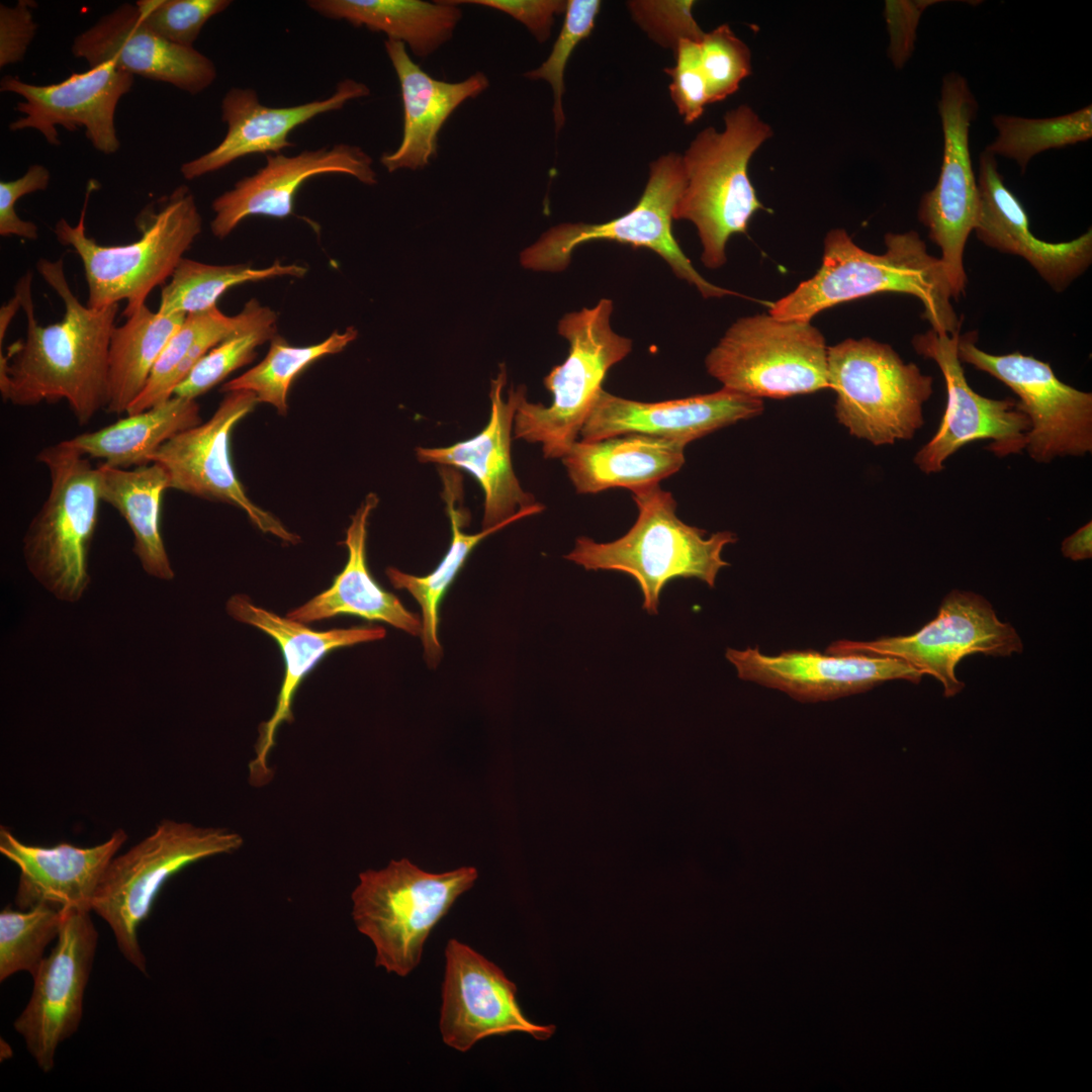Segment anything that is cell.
<instances>
[{
	"mask_svg": "<svg viewBox=\"0 0 1092 1092\" xmlns=\"http://www.w3.org/2000/svg\"><path fill=\"white\" fill-rule=\"evenodd\" d=\"M64 909L38 904L0 913V981L18 972H36L47 946L58 938Z\"/></svg>",
	"mask_w": 1092,
	"mask_h": 1092,
	"instance_id": "cell-41",
	"label": "cell"
},
{
	"mask_svg": "<svg viewBox=\"0 0 1092 1092\" xmlns=\"http://www.w3.org/2000/svg\"><path fill=\"white\" fill-rule=\"evenodd\" d=\"M276 313L268 306L249 324L207 352L177 385L173 395L196 399L237 369L251 363L257 348L276 336Z\"/></svg>",
	"mask_w": 1092,
	"mask_h": 1092,
	"instance_id": "cell-42",
	"label": "cell"
},
{
	"mask_svg": "<svg viewBox=\"0 0 1092 1092\" xmlns=\"http://www.w3.org/2000/svg\"><path fill=\"white\" fill-rule=\"evenodd\" d=\"M977 110L967 80L953 72L945 75L938 102L943 131L942 164L936 185L920 200L918 218L941 251L939 259L952 298H958L966 287L963 256L979 208L969 144L970 126Z\"/></svg>",
	"mask_w": 1092,
	"mask_h": 1092,
	"instance_id": "cell-15",
	"label": "cell"
},
{
	"mask_svg": "<svg viewBox=\"0 0 1092 1092\" xmlns=\"http://www.w3.org/2000/svg\"><path fill=\"white\" fill-rule=\"evenodd\" d=\"M221 311L217 306L189 313L164 347L148 382L129 405L126 415L144 412L173 395V376L195 341L214 323Z\"/></svg>",
	"mask_w": 1092,
	"mask_h": 1092,
	"instance_id": "cell-45",
	"label": "cell"
},
{
	"mask_svg": "<svg viewBox=\"0 0 1092 1092\" xmlns=\"http://www.w3.org/2000/svg\"><path fill=\"white\" fill-rule=\"evenodd\" d=\"M36 5L31 0H19L13 7L0 5L1 68L23 60L37 29L31 12Z\"/></svg>",
	"mask_w": 1092,
	"mask_h": 1092,
	"instance_id": "cell-51",
	"label": "cell"
},
{
	"mask_svg": "<svg viewBox=\"0 0 1092 1092\" xmlns=\"http://www.w3.org/2000/svg\"><path fill=\"white\" fill-rule=\"evenodd\" d=\"M20 307H21V304H20L19 298H18V296L16 294H14V296L6 304L1 306V309H0V349H2V347H3V340L5 338V335H6V332H7L8 328H9V325H10L12 318L14 317V315L16 314V312L18 311V309Z\"/></svg>",
	"mask_w": 1092,
	"mask_h": 1092,
	"instance_id": "cell-54",
	"label": "cell"
},
{
	"mask_svg": "<svg viewBox=\"0 0 1092 1092\" xmlns=\"http://www.w3.org/2000/svg\"><path fill=\"white\" fill-rule=\"evenodd\" d=\"M97 467L101 502L113 507L127 523L132 551L151 576L169 580L175 575L161 532V505L169 478L157 463L134 468Z\"/></svg>",
	"mask_w": 1092,
	"mask_h": 1092,
	"instance_id": "cell-33",
	"label": "cell"
},
{
	"mask_svg": "<svg viewBox=\"0 0 1092 1092\" xmlns=\"http://www.w3.org/2000/svg\"><path fill=\"white\" fill-rule=\"evenodd\" d=\"M600 8L601 1L598 0H568L564 22L550 55L540 67L525 74L528 79L545 80L551 85L556 132L565 122L562 95L567 62L577 44L592 33Z\"/></svg>",
	"mask_w": 1092,
	"mask_h": 1092,
	"instance_id": "cell-43",
	"label": "cell"
},
{
	"mask_svg": "<svg viewBox=\"0 0 1092 1092\" xmlns=\"http://www.w3.org/2000/svg\"><path fill=\"white\" fill-rule=\"evenodd\" d=\"M613 308L611 299L602 298L559 321L569 353L543 380L553 395L549 406L528 401L526 388L518 387L514 438L540 444L547 459H561L577 441L609 370L632 351V340L611 327Z\"/></svg>",
	"mask_w": 1092,
	"mask_h": 1092,
	"instance_id": "cell-6",
	"label": "cell"
},
{
	"mask_svg": "<svg viewBox=\"0 0 1092 1092\" xmlns=\"http://www.w3.org/2000/svg\"><path fill=\"white\" fill-rule=\"evenodd\" d=\"M266 157L264 167L239 180L212 201L214 216L210 230L214 237L224 239L250 216L284 218L291 215L298 189L311 177L344 174L369 185L377 182L372 158L357 146L337 144L293 156Z\"/></svg>",
	"mask_w": 1092,
	"mask_h": 1092,
	"instance_id": "cell-24",
	"label": "cell"
},
{
	"mask_svg": "<svg viewBox=\"0 0 1092 1092\" xmlns=\"http://www.w3.org/2000/svg\"><path fill=\"white\" fill-rule=\"evenodd\" d=\"M370 94L369 88L352 79L338 83L328 98L288 107L263 105L255 90L231 88L221 100V119L228 129L222 141L207 153L185 162L180 172L186 180L220 170L252 154L276 155L293 146L290 132L315 116L340 110L350 100Z\"/></svg>",
	"mask_w": 1092,
	"mask_h": 1092,
	"instance_id": "cell-27",
	"label": "cell"
},
{
	"mask_svg": "<svg viewBox=\"0 0 1092 1092\" xmlns=\"http://www.w3.org/2000/svg\"><path fill=\"white\" fill-rule=\"evenodd\" d=\"M51 173L40 164H33L19 178L0 181V235L16 236L26 240L38 239L37 225L20 218L15 211L16 202L24 195L44 191L50 184Z\"/></svg>",
	"mask_w": 1092,
	"mask_h": 1092,
	"instance_id": "cell-49",
	"label": "cell"
},
{
	"mask_svg": "<svg viewBox=\"0 0 1092 1092\" xmlns=\"http://www.w3.org/2000/svg\"><path fill=\"white\" fill-rule=\"evenodd\" d=\"M726 658L741 679L808 702L861 693L887 680L918 682L923 675L899 658L868 653L822 654L814 650H791L767 655L758 647H747L744 650L728 648Z\"/></svg>",
	"mask_w": 1092,
	"mask_h": 1092,
	"instance_id": "cell-21",
	"label": "cell"
},
{
	"mask_svg": "<svg viewBox=\"0 0 1092 1092\" xmlns=\"http://www.w3.org/2000/svg\"><path fill=\"white\" fill-rule=\"evenodd\" d=\"M439 1027L443 1041L461 1053L491 1035L524 1032L546 1040L555 1032L526 1017L516 985L499 967L455 938L445 947Z\"/></svg>",
	"mask_w": 1092,
	"mask_h": 1092,
	"instance_id": "cell-19",
	"label": "cell"
},
{
	"mask_svg": "<svg viewBox=\"0 0 1092 1092\" xmlns=\"http://www.w3.org/2000/svg\"><path fill=\"white\" fill-rule=\"evenodd\" d=\"M201 423L195 399L172 395L141 413L93 432L64 440L65 443L102 463L131 468L150 464L152 455L176 434Z\"/></svg>",
	"mask_w": 1092,
	"mask_h": 1092,
	"instance_id": "cell-35",
	"label": "cell"
},
{
	"mask_svg": "<svg viewBox=\"0 0 1092 1092\" xmlns=\"http://www.w3.org/2000/svg\"><path fill=\"white\" fill-rule=\"evenodd\" d=\"M938 2L940 1H886L885 18L890 34L888 55L897 69L903 68L912 55L923 11Z\"/></svg>",
	"mask_w": 1092,
	"mask_h": 1092,
	"instance_id": "cell-50",
	"label": "cell"
},
{
	"mask_svg": "<svg viewBox=\"0 0 1092 1092\" xmlns=\"http://www.w3.org/2000/svg\"><path fill=\"white\" fill-rule=\"evenodd\" d=\"M230 0H139L144 22L164 39L193 48L202 27L212 16L223 12Z\"/></svg>",
	"mask_w": 1092,
	"mask_h": 1092,
	"instance_id": "cell-46",
	"label": "cell"
},
{
	"mask_svg": "<svg viewBox=\"0 0 1092 1092\" xmlns=\"http://www.w3.org/2000/svg\"><path fill=\"white\" fill-rule=\"evenodd\" d=\"M243 837L220 827L162 820L153 833L114 856L92 902V911L106 921L123 958L147 973L138 930L149 916L161 888L176 873L203 858L231 853Z\"/></svg>",
	"mask_w": 1092,
	"mask_h": 1092,
	"instance_id": "cell-9",
	"label": "cell"
},
{
	"mask_svg": "<svg viewBox=\"0 0 1092 1092\" xmlns=\"http://www.w3.org/2000/svg\"><path fill=\"white\" fill-rule=\"evenodd\" d=\"M887 250L877 255L854 244L844 230L827 233L822 264L816 274L774 302L769 314L809 323L819 312L842 302L881 292L906 293L924 306V317L936 333H960L950 286L939 258L930 255L914 232L889 233Z\"/></svg>",
	"mask_w": 1092,
	"mask_h": 1092,
	"instance_id": "cell-2",
	"label": "cell"
},
{
	"mask_svg": "<svg viewBox=\"0 0 1092 1092\" xmlns=\"http://www.w3.org/2000/svg\"><path fill=\"white\" fill-rule=\"evenodd\" d=\"M828 347L811 322L768 314L738 318L705 359L723 388L761 399L828 388Z\"/></svg>",
	"mask_w": 1092,
	"mask_h": 1092,
	"instance_id": "cell-11",
	"label": "cell"
},
{
	"mask_svg": "<svg viewBox=\"0 0 1092 1092\" xmlns=\"http://www.w3.org/2000/svg\"><path fill=\"white\" fill-rule=\"evenodd\" d=\"M378 502L374 492L368 493L352 516L344 541L348 561L331 587L289 612L287 618L306 624L350 615L385 622L408 634L421 635L422 619L405 609L396 596L380 587L367 567V524Z\"/></svg>",
	"mask_w": 1092,
	"mask_h": 1092,
	"instance_id": "cell-32",
	"label": "cell"
},
{
	"mask_svg": "<svg viewBox=\"0 0 1092 1092\" xmlns=\"http://www.w3.org/2000/svg\"><path fill=\"white\" fill-rule=\"evenodd\" d=\"M1092 524L1079 528L1062 543V553L1074 561L1089 559L1092 556Z\"/></svg>",
	"mask_w": 1092,
	"mask_h": 1092,
	"instance_id": "cell-53",
	"label": "cell"
},
{
	"mask_svg": "<svg viewBox=\"0 0 1092 1092\" xmlns=\"http://www.w3.org/2000/svg\"><path fill=\"white\" fill-rule=\"evenodd\" d=\"M133 82V75L108 62L73 73L56 84L34 85L6 75L0 81V91L23 98L15 110L24 116L10 122L11 131L36 129L50 145L60 146L57 125L69 131L84 127L95 150L110 155L120 147L115 110Z\"/></svg>",
	"mask_w": 1092,
	"mask_h": 1092,
	"instance_id": "cell-20",
	"label": "cell"
},
{
	"mask_svg": "<svg viewBox=\"0 0 1092 1092\" xmlns=\"http://www.w3.org/2000/svg\"><path fill=\"white\" fill-rule=\"evenodd\" d=\"M443 480V497L451 523L452 538L445 556L438 566L426 576L404 573L395 567H388L386 575L391 584L406 589L422 608V633L425 655L431 665H436L442 655L438 638L439 607L448 587L462 568L466 558L481 540L512 524L502 523L489 529H482L476 534L462 531L464 516L456 508V500L461 492L459 475L449 467L440 469Z\"/></svg>",
	"mask_w": 1092,
	"mask_h": 1092,
	"instance_id": "cell-36",
	"label": "cell"
},
{
	"mask_svg": "<svg viewBox=\"0 0 1092 1092\" xmlns=\"http://www.w3.org/2000/svg\"><path fill=\"white\" fill-rule=\"evenodd\" d=\"M675 65L665 68L670 76V97L686 124L698 120L709 104L707 82L701 62L700 42L681 39L675 51Z\"/></svg>",
	"mask_w": 1092,
	"mask_h": 1092,
	"instance_id": "cell-48",
	"label": "cell"
},
{
	"mask_svg": "<svg viewBox=\"0 0 1092 1092\" xmlns=\"http://www.w3.org/2000/svg\"><path fill=\"white\" fill-rule=\"evenodd\" d=\"M701 62L707 82L709 103L735 93L751 73V54L729 25L721 24L700 41Z\"/></svg>",
	"mask_w": 1092,
	"mask_h": 1092,
	"instance_id": "cell-44",
	"label": "cell"
},
{
	"mask_svg": "<svg viewBox=\"0 0 1092 1092\" xmlns=\"http://www.w3.org/2000/svg\"><path fill=\"white\" fill-rule=\"evenodd\" d=\"M453 5L476 4L493 8L511 15L523 23L539 42L551 35L555 15L566 10L567 1L562 0H447Z\"/></svg>",
	"mask_w": 1092,
	"mask_h": 1092,
	"instance_id": "cell-52",
	"label": "cell"
},
{
	"mask_svg": "<svg viewBox=\"0 0 1092 1092\" xmlns=\"http://www.w3.org/2000/svg\"><path fill=\"white\" fill-rule=\"evenodd\" d=\"M685 185L681 156L663 155L650 164L648 181L632 209L606 222L558 224L523 252L522 264L534 270L560 271L566 268L572 252L580 245L616 242L656 253L677 278L694 285L705 298L737 295L706 280L673 236V211Z\"/></svg>",
	"mask_w": 1092,
	"mask_h": 1092,
	"instance_id": "cell-12",
	"label": "cell"
},
{
	"mask_svg": "<svg viewBox=\"0 0 1092 1092\" xmlns=\"http://www.w3.org/2000/svg\"><path fill=\"white\" fill-rule=\"evenodd\" d=\"M89 182L78 223L57 221L60 244L80 257L88 286L87 305L103 308L126 301L124 316L146 304L148 295L171 277L183 255L202 231V217L191 190L180 185L170 195L146 206L136 217L141 237L129 244L99 245L86 234Z\"/></svg>",
	"mask_w": 1092,
	"mask_h": 1092,
	"instance_id": "cell-3",
	"label": "cell"
},
{
	"mask_svg": "<svg viewBox=\"0 0 1092 1092\" xmlns=\"http://www.w3.org/2000/svg\"><path fill=\"white\" fill-rule=\"evenodd\" d=\"M997 136L986 150L1014 160L1023 173L1037 154L1086 142L1092 136V106L1048 118L998 114L992 118Z\"/></svg>",
	"mask_w": 1092,
	"mask_h": 1092,
	"instance_id": "cell-40",
	"label": "cell"
},
{
	"mask_svg": "<svg viewBox=\"0 0 1092 1092\" xmlns=\"http://www.w3.org/2000/svg\"><path fill=\"white\" fill-rule=\"evenodd\" d=\"M476 879L472 867L432 874L406 858L361 873L352 893V916L374 945L376 967L410 975L421 963L432 929Z\"/></svg>",
	"mask_w": 1092,
	"mask_h": 1092,
	"instance_id": "cell-7",
	"label": "cell"
},
{
	"mask_svg": "<svg viewBox=\"0 0 1092 1092\" xmlns=\"http://www.w3.org/2000/svg\"><path fill=\"white\" fill-rule=\"evenodd\" d=\"M36 460L49 471L50 489L24 535V560L57 599L76 602L90 582L88 553L101 502L97 467L64 440L43 448Z\"/></svg>",
	"mask_w": 1092,
	"mask_h": 1092,
	"instance_id": "cell-8",
	"label": "cell"
},
{
	"mask_svg": "<svg viewBox=\"0 0 1092 1092\" xmlns=\"http://www.w3.org/2000/svg\"><path fill=\"white\" fill-rule=\"evenodd\" d=\"M384 48L399 81L403 129L398 148L384 153L380 162L388 172L422 169L437 156L438 133L448 117L481 94L489 81L481 72L461 82L437 80L411 59L403 42L387 38Z\"/></svg>",
	"mask_w": 1092,
	"mask_h": 1092,
	"instance_id": "cell-30",
	"label": "cell"
},
{
	"mask_svg": "<svg viewBox=\"0 0 1092 1092\" xmlns=\"http://www.w3.org/2000/svg\"><path fill=\"white\" fill-rule=\"evenodd\" d=\"M226 611L235 620L271 636L278 643L285 661V673L274 713L259 727L256 756L249 764L251 783L263 786L272 778L267 758L275 744L277 729L283 722L292 721V701L308 672L331 651L383 639L386 632L380 626L316 631L303 623L257 607L244 595L232 597L226 603Z\"/></svg>",
	"mask_w": 1092,
	"mask_h": 1092,
	"instance_id": "cell-26",
	"label": "cell"
},
{
	"mask_svg": "<svg viewBox=\"0 0 1092 1092\" xmlns=\"http://www.w3.org/2000/svg\"><path fill=\"white\" fill-rule=\"evenodd\" d=\"M763 412L759 398L726 388L713 393L657 402H643L602 389L579 436L598 441L630 433L673 440L687 446L719 429Z\"/></svg>",
	"mask_w": 1092,
	"mask_h": 1092,
	"instance_id": "cell-25",
	"label": "cell"
},
{
	"mask_svg": "<svg viewBox=\"0 0 1092 1092\" xmlns=\"http://www.w3.org/2000/svg\"><path fill=\"white\" fill-rule=\"evenodd\" d=\"M979 208L974 231L988 247L1025 259L1056 291L1066 289L1092 261L1091 229L1061 243L1037 239L1022 204L1005 186L996 157L986 149L979 160Z\"/></svg>",
	"mask_w": 1092,
	"mask_h": 1092,
	"instance_id": "cell-28",
	"label": "cell"
},
{
	"mask_svg": "<svg viewBox=\"0 0 1092 1092\" xmlns=\"http://www.w3.org/2000/svg\"><path fill=\"white\" fill-rule=\"evenodd\" d=\"M72 54L90 68L112 63L131 75L199 94L216 79L213 62L194 48L174 44L152 30L138 6L122 3L75 36Z\"/></svg>",
	"mask_w": 1092,
	"mask_h": 1092,
	"instance_id": "cell-22",
	"label": "cell"
},
{
	"mask_svg": "<svg viewBox=\"0 0 1092 1092\" xmlns=\"http://www.w3.org/2000/svg\"><path fill=\"white\" fill-rule=\"evenodd\" d=\"M724 129L709 126L692 141L682 158L686 185L673 219L694 223L703 264L717 269L726 263V244L745 234L752 215L765 209L748 176V164L757 149L772 135L748 105L726 112Z\"/></svg>",
	"mask_w": 1092,
	"mask_h": 1092,
	"instance_id": "cell-5",
	"label": "cell"
},
{
	"mask_svg": "<svg viewBox=\"0 0 1092 1092\" xmlns=\"http://www.w3.org/2000/svg\"><path fill=\"white\" fill-rule=\"evenodd\" d=\"M960 333L929 330L912 339L920 356L934 361L943 375L946 405L933 437L914 456L924 473H937L944 462L964 446L989 440L997 457L1025 450L1029 421L1013 398L993 399L977 393L968 383L958 355Z\"/></svg>",
	"mask_w": 1092,
	"mask_h": 1092,
	"instance_id": "cell-16",
	"label": "cell"
},
{
	"mask_svg": "<svg viewBox=\"0 0 1092 1092\" xmlns=\"http://www.w3.org/2000/svg\"><path fill=\"white\" fill-rule=\"evenodd\" d=\"M258 403L252 392H226L208 421L173 436L152 455L150 462L164 468L169 489L238 507L260 531L296 544L297 535L248 497L232 463V432Z\"/></svg>",
	"mask_w": 1092,
	"mask_h": 1092,
	"instance_id": "cell-18",
	"label": "cell"
},
{
	"mask_svg": "<svg viewBox=\"0 0 1092 1092\" xmlns=\"http://www.w3.org/2000/svg\"><path fill=\"white\" fill-rule=\"evenodd\" d=\"M357 337L354 328L334 332L324 341L309 346H292L275 336L265 358L257 365L228 382L220 390L249 391L259 403L273 405L280 415L288 411V392L293 380L307 366L328 355L343 351Z\"/></svg>",
	"mask_w": 1092,
	"mask_h": 1092,
	"instance_id": "cell-39",
	"label": "cell"
},
{
	"mask_svg": "<svg viewBox=\"0 0 1092 1092\" xmlns=\"http://www.w3.org/2000/svg\"><path fill=\"white\" fill-rule=\"evenodd\" d=\"M694 1H632L635 21L662 47L675 51L681 39L700 42L705 32L692 14Z\"/></svg>",
	"mask_w": 1092,
	"mask_h": 1092,
	"instance_id": "cell-47",
	"label": "cell"
},
{
	"mask_svg": "<svg viewBox=\"0 0 1092 1092\" xmlns=\"http://www.w3.org/2000/svg\"><path fill=\"white\" fill-rule=\"evenodd\" d=\"M88 910L64 909L56 944L33 977L30 999L14 1021L26 1049L49 1073L59 1045L80 1025L85 990L92 970L98 932Z\"/></svg>",
	"mask_w": 1092,
	"mask_h": 1092,
	"instance_id": "cell-17",
	"label": "cell"
},
{
	"mask_svg": "<svg viewBox=\"0 0 1092 1092\" xmlns=\"http://www.w3.org/2000/svg\"><path fill=\"white\" fill-rule=\"evenodd\" d=\"M632 497L638 516L624 536L607 543L578 537L565 558L586 570L632 576L650 615L658 613L660 593L674 578L694 577L714 587L720 569L729 565L722 551L737 541L736 535L724 531L705 538V531L677 518L675 499L659 483L633 490Z\"/></svg>",
	"mask_w": 1092,
	"mask_h": 1092,
	"instance_id": "cell-4",
	"label": "cell"
},
{
	"mask_svg": "<svg viewBox=\"0 0 1092 1092\" xmlns=\"http://www.w3.org/2000/svg\"><path fill=\"white\" fill-rule=\"evenodd\" d=\"M835 416L849 434L875 446L910 440L923 426L933 379L905 363L888 344L846 339L827 352Z\"/></svg>",
	"mask_w": 1092,
	"mask_h": 1092,
	"instance_id": "cell-10",
	"label": "cell"
},
{
	"mask_svg": "<svg viewBox=\"0 0 1092 1092\" xmlns=\"http://www.w3.org/2000/svg\"><path fill=\"white\" fill-rule=\"evenodd\" d=\"M306 4L327 18L381 31L388 39L408 44L422 58L452 37L462 16L458 5L447 1L309 0Z\"/></svg>",
	"mask_w": 1092,
	"mask_h": 1092,
	"instance_id": "cell-34",
	"label": "cell"
},
{
	"mask_svg": "<svg viewBox=\"0 0 1092 1092\" xmlns=\"http://www.w3.org/2000/svg\"><path fill=\"white\" fill-rule=\"evenodd\" d=\"M126 839L125 831L119 828L106 841L91 847L67 842L46 847L26 844L1 826L0 852L19 869L16 907L50 904L92 911L101 879Z\"/></svg>",
	"mask_w": 1092,
	"mask_h": 1092,
	"instance_id": "cell-29",
	"label": "cell"
},
{
	"mask_svg": "<svg viewBox=\"0 0 1092 1092\" xmlns=\"http://www.w3.org/2000/svg\"><path fill=\"white\" fill-rule=\"evenodd\" d=\"M1023 650L1022 641L1009 623H1002L991 604L972 592H950L936 617L908 636L873 641L837 640L827 653H868L899 658L938 679L945 697L957 695L964 684L956 676L962 658L980 652L1010 656Z\"/></svg>",
	"mask_w": 1092,
	"mask_h": 1092,
	"instance_id": "cell-13",
	"label": "cell"
},
{
	"mask_svg": "<svg viewBox=\"0 0 1092 1092\" xmlns=\"http://www.w3.org/2000/svg\"><path fill=\"white\" fill-rule=\"evenodd\" d=\"M685 445L630 433L598 441H576L561 458L577 493L613 487L631 491L657 484L685 463Z\"/></svg>",
	"mask_w": 1092,
	"mask_h": 1092,
	"instance_id": "cell-31",
	"label": "cell"
},
{
	"mask_svg": "<svg viewBox=\"0 0 1092 1092\" xmlns=\"http://www.w3.org/2000/svg\"><path fill=\"white\" fill-rule=\"evenodd\" d=\"M977 334L960 335L962 363L986 372L1008 386L1029 421L1025 450L1037 463L1092 451V394L1062 382L1051 365L1013 352L989 354L976 346Z\"/></svg>",
	"mask_w": 1092,
	"mask_h": 1092,
	"instance_id": "cell-14",
	"label": "cell"
},
{
	"mask_svg": "<svg viewBox=\"0 0 1092 1092\" xmlns=\"http://www.w3.org/2000/svg\"><path fill=\"white\" fill-rule=\"evenodd\" d=\"M306 271L303 266L279 262L253 268L247 264L212 265L183 258L163 286L157 311L185 315L205 311L216 306L218 298L237 285L276 277L301 278Z\"/></svg>",
	"mask_w": 1092,
	"mask_h": 1092,
	"instance_id": "cell-38",
	"label": "cell"
},
{
	"mask_svg": "<svg viewBox=\"0 0 1092 1092\" xmlns=\"http://www.w3.org/2000/svg\"><path fill=\"white\" fill-rule=\"evenodd\" d=\"M506 382L507 372L502 364L491 380L488 422L477 435L447 447L416 449L421 462L459 468L474 477L484 495L482 529L514 523L544 509L532 493L523 489L514 472L511 440L519 389L511 388L505 399Z\"/></svg>",
	"mask_w": 1092,
	"mask_h": 1092,
	"instance_id": "cell-23",
	"label": "cell"
},
{
	"mask_svg": "<svg viewBox=\"0 0 1092 1092\" xmlns=\"http://www.w3.org/2000/svg\"><path fill=\"white\" fill-rule=\"evenodd\" d=\"M41 278L65 307L61 322L40 326L34 315L31 271L14 294L26 317V333L0 353V392L4 401L31 406L65 400L80 424H87L108 399V351L119 305L92 308L72 291L63 258L36 263Z\"/></svg>",
	"mask_w": 1092,
	"mask_h": 1092,
	"instance_id": "cell-1",
	"label": "cell"
},
{
	"mask_svg": "<svg viewBox=\"0 0 1092 1092\" xmlns=\"http://www.w3.org/2000/svg\"><path fill=\"white\" fill-rule=\"evenodd\" d=\"M185 314H162L146 304L115 327L108 351L106 411L120 415L145 388L164 347L182 325Z\"/></svg>",
	"mask_w": 1092,
	"mask_h": 1092,
	"instance_id": "cell-37",
	"label": "cell"
}]
</instances>
